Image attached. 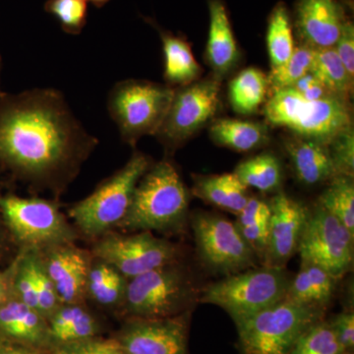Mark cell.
<instances>
[{
  "instance_id": "1",
  "label": "cell",
  "mask_w": 354,
  "mask_h": 354,
  "mask_svg": "<svg viewBox=\"0 0 354 354\" xmlns=\"http://www.w3.org/2000/svg\"><path fill=\"white\" fill-rule=\"evenodd\" d=\"M97 144L59 91L0 94V167L32 190L64 192Z\"/></svg>"
},
{
  "instance_id": "2",
  "label": "cell",
  "mask_w": 354,
  "mask_h": 354,
  "mask_svg": "<svg viewBox=\"0 0 354 354\" xmlns=\"http://www.w3.org/2000/svg\"><path fill=\"white\" fill-rule=\"evenodd\" d=\"M190 195L174 165L164 160L151 165L140 179L124 218L127 232L177 234L185 227Z\"/></svg>"
},
{
  "instance_id": "3",
  "label": "cell",
  "mask_w": 354,
  "mask_h": 354,
  "mask_svg": "<svg viewBox=\"0 0 354 354\" xmlns=\"http://www.w3.org/2000/svg\"><path fill=\"white\" fill-rule=\"evenodd\" d=\"M263 113L272 127L285 128L293 136L327 145L353 127L351 102L335 95L307 101L291 87L272 90Z\"/></svg>"
},
{
  "instance_id": "4",
  "label": "cell",
  "mask_w": 354,
  "mask_h": 354,
  "mask_svg": "<svg viewBox=\"0 0 354 354\" xmlns=\"http://www.w3.org/2000/svg\"><path fill=\"white\" fill-rule=\"evenodd\" d=\"M200 291L179 262L128 279L120 308L125 319H162L193 311Z\"/></svg>"
},
{
  "instance_id": "5",
  "label": "cell",
  "mask_w": 354,
  "mask_h": 354,
  "mask_svg": "<svg viewBox=\"0 0 354 354\" xmlns=\"http://www.w3.org/2000/svg\"><path fill=\"white\" fill-rule=\"evenodd\" d=\"M327 308L285 299L237 324L239 354H290L309 328L324 320Z\"/></svg>"
},
{
  "instance_id": "6",
  "label": "cell",
  "mask_w": 354,
  "mask_h": 354,
  "mask_svg": "<svg viewBox=\"0 0 354 354\" xmlns=\"http://www.w3.org/2000/svg\"><path fill=\"white\" fill-rule=\"evenodd\" d=\"M291 279L286 269L251 268L205 286L199 302L221 307L237 325L285 299Z\"/></svg>"
},
{
  "instance_id": "7",
  "label": "cell",
  "mask_w": 354,
  "mask_h": 354,
  "mask_svg": "<svg viewBox=\"0 0 354 354\" xmlns=\"http://www.w3.org/2000/svg\"><path fill=\"white\" fill-rule=\"evenodd\" d=\"M151 165L150 158L144 153H133L122 169L69 209L76 227L87 236L99 239L118 227L127 215L137 184Z\"/></svg>"
},
{
  "instance_id": "8",
  "label": "cell",
  "mask_w": 354,
  "mask_h": 354,
  "mask_svg": "<svg viewBox=\"0 0 354 354\" xmlns=\"http://www.w3.org/2000/svg\"><path fill=\"white\" fill-rule=\"evenodd\" d=\"M174 88L137 79L113 86L108 109L123 142L135 146L142 137L157 134L171 106Z\"/></svg>"
},
{
  "instance_id": "9",
  "label": "cell",
  "mask_w": 354,
  "mask_h": 354,
  "mask_svg": "<svg viewBox=\"0 0 354 354\" xmlns=\"http://www.w3.org/2000/svg\"><path fill=\"white\" fill-rule=\"evenodd\" d=\"M0 212L7 227L25 250L41 252L73 243L76 232L55 203L41 198L0 196Z\"/></svg>"
},
{
  "instance_id": "10",
  "label": "cell",
  "mask_w": 354,
  "mask_h": 354,
  "mask_svg": "<svg viewBox=\"0 0 354 354\" xmlns=\"http://www.w3.org/2000/svg\"><path fill=\"white\" fill-rule=\"evenodd\" d=\"M191 227L198 256L209 271L227 277L255 267L257 256L232 221L199 212L191 218Z\"/></svg>"
},
{
  "instance_id": "11",
  "label": "cell",
  "mask_w": 354,
  "mask_h": 354,
  "mask_svg": "<svg viewBox=\"0 0 354 354\" xmlns=\"http://www.w3.org/2000/svg\"><path fill=\"white\" fill-rule=\"evenodd\" d=\"M221 80L209 78L174 88L164 122L156 136L169 150L192 138L220 108Z\"/></svg>"
},
{
  "instance_id": "12",
  "label": "cell",
  "mask_w": 354,
  "mask_h": 354,
  "mask_svg": "<svg viewBox=\"0 0 354 354\" xmlns=\"http://www.w3.org/2000/svg\"><path fill=\"white\" fill-rule=\"evenodd\" d=\"M178 246L150 232L102 235L93 247V257L115 268L127 279L179 262Z\"/></svg>"
},
{
  "instance_id": "13",
  "label": "cell",
  "mask_w": 354,
  "mask_h": 354,
  "mask_svg": "<svg viewBox=\"0 0 354 354\" xmlns=\"http://www.w3.org/2000/svg\"><path fill=\"white\" fill-rule=\"evenodd\" d=\"M354 235L317 203L309 209L298 253L301 261L323 268L335 279H342L353 264Z\"/></svg>"
},
{
  "instance_id": "14",
  "label": "cell",
  "mask_w": 354,
  "mask_h": 354,
  "mask_svg": "<svg viewBox=\"0 0 354 354\" xmlns=\"http://www.w3.org/2000/svg\"><path fill=\"white\" fill-rule=\"evenodd\" d=\"M191 315L127 319L114 339L125 354H188Z\"/></svg>"
},
{
  "instance_id": "15",
  "label": "cell",
  "mask_w": 354,
  "mask_h": 354,
  "mask_svg": "<svg viewBox=\"0 0 354 354\" xmlns=\"http://www.w3.org/2000/svg\"><path fill=\"white\" fill-rule=\"evenodd\" d=\"M269 204V243L263 266L286 269L288 263L298 252L309 209L283 191H278Z\"/></svg>"
},
{
  "instance_id": "16",
  "label": "cell",
  "mask_w": 354,
  "mask_h": 354,
  "mask_svg": "<svg viewBox=\"0 0 354 354\" xmlns=\"http://www.w3.org/2000/svg\"><path fill=\"white\" fill-rule=\"evenodd\" d=\"M41 263L62 304H83L93 256L73 243L62 244L41 251Z\"/></svg>"
},
{
  "instance_id": "17",
  "label": "cell",
  "mask_w": 354,
  "mask_h": 354,
  "mask_svg": "<svg viewBox=\"0 0 354 354\" xmlns=\"http://www.w3.org/2000/svg\"><path fill=\"white\" fill-rule=\"evenodd\" d=\"M346 20L337 0H298L295 6L298 36L313 50L334 48Z\"/></svg>"
},
{
  "instance_id": "18",
  "label": "cell",
  "mask_w": 354,
  "mask_h": 354,
  "mask_svg": "<svg viewBox=\"0 0 354 354\" xmlns=\"http://www.w3.org/2000/svg\"><path fill=\"white\" fill-rule=\"evenodd\" d=\"M0 339L23 346L50 351L48 320L13 295L0 305Z\"/></svg>"
},
{
  "instance_id": "19",
  "label": "cell",
  "mask_w": 354,
  "mask_h": 354,
  "mask_svg": "<svg viewBox=\"0 0 354 354\" xmlns=\"http://www.w3.org/2000/svg\"><path fill=\"white\" fill-rule=\"evenodd\" d=\"M209 35L207 62L216 78L227 75L239 62L241 53L227 6L223 0H209Z\"/></svg>"
},
{
  "instance_id": "20",
  "label": "cell",
  "mask_w": 354,
  "mask_h": 354,
  "mask_svg": "<svg viewBox=\"0 0 354 354\" xmlns=\"http://www.w3.org/2000/svg\"><path fill=\"white\" fill-rule=\"evenodd\" d=\"M297 180L304 185H318L335 176L329 145L293 136L283 141Z\"/></svg>"
},
{
  "instance_id": "21",
  "label": "cell",
  "mask_w": 354,
  "mask_h": 354,
  "mask_svg": "<svg viewBox=\"0 0 354 354\" xmlns=\"http://www.w3.org/2000/svg\"><path fill=\"white\" fill-rule=\"evenodd\" d=\"M50 351L97 337L100 325L83 304H62L48 319Z\"/></svg>"
},
{
  "instance_id": "22",
  "label": "cell",
  "mask_w": 354,
  "mask_h": 354,
  "mask_svg": "<svg viewBox=\"0 0 354 354\" xmlns=\"http://www.w3.org/2000/svg\"><path fill=\"white\" fill-rule=\"evenodd\" d=\"M192 193L207 204L237 216L248 202V188L232 174L194 176Z\"/></svg>"
},
{
  "instance_id": "23",
  "label": "cell",
  "mask_w": 354,
  "mask_h": 354,
  "mask_svg": "<svg viewBox=\"0 0 354 354\" xmlns=\"http://www.w3.org/2000/svg\"><path fill=\"white\" fill-rule=\"evenodd\" d=\"M164 53V76L167 85L183 87L199 80L202 68L193 55L190 44L183 37L157 27Z\"/></svg>"
},
{
  "instance_id": "24",
  "label": "cell",
  "mask_w": 354,
  "mask_h": 354,
  "mask_svg": "<svg viewBox=\"0 0 354 354\" xmlns=\"http://www.w3.org/2000/svg\"><path fill=\"white\" fill-rule=\"evenodd\" d=\"M337 281L323 268L301 261L297 276L291 279L286 298L298 304L327 308L334 297Z\"/></svg>"
},
{
  "instance_id": "25",
  "label": "cell",
  "mask_w": 354,
  "mask_h": 354,
  "mask_svg": "<svg viewBox=\"0 0 354 354\" xmlns=\"http://www.w3.org/2000/svg\"><path fill=\"white\" fill-rule=\"evenodd\" d=\"M209 135L218 145L239 153L257 150L270 141L269 130L263 123L230 118L214 121Z\"/></svg>"
},
{
  "instance_id": "26",
  "label": "cell",
  "mask_w": 354,
  "mask_h": 354,
  "mask_svg": "<svg viewBox=\"0 0 354 354\" xmlns=\"http://www.w3.org/2000/svg\"><path fill=\"white\" fill-rule=\"evenodd\" d=\"M127 281L113 266L93 257L88 270L86 297L101 306L120 308L124 298Z\"/></svg>"
},
{
  "instance_id": "27",
  "label": "cell",
  "mask_w": 354,
  "mask_h": 354,
  "mask_svg": "<svg viewBox=\"0 0 354 354\" xmlns=\"http://www.w3.org/2000/svg\"><path fill=\"white\" fill-rule=\"evenodd\" d=\"M234 174L248 189L255 188L263 193L279 191L283 184V165L279 158L270 152L243 160L235 167Z\"/></svg>"
},
{
  "instance_id": "28",
  "label": "cell",
  "mask_w": 354,
  "mask_h": 354,
  "mask_svg": "<svg viewBox=\"0 0 354 354\" xmlns=\"http://www.w3.org/2000/svg\"><path fill=\"white\" fill-rule=\"evenodd\" d=\"M270 85L268 76L260 69L242 70L230 83L228 97L237 113L252 114L264 104Z\"/></svg>"
},
{
  "instance_id": "29",
  "label": "cell",
  "mask_w": 354,
  "mask_h": 354,
  "mask_svg": "<svg viewBox=\"0 0 354 354\" xmlns=\"http://www.w3.org/2000/svg\"><path fill=\"white\" fill-rule=\"evenodd\" d=\"M310 73L322 83L330 95L351 102L354 80L349 77L334 48L314 50Z\"/></svg>"
},
{
  "instance_id": "30",
  "label": "cell",
  "mask_w": 354,
  "mask_h": 354,
  "mask_svg": "<svg viewBox=\"0 0 354 354\" xmlns=\"http://www.w3.org/2000/svg\"><path fill=\"white\" fill-rule=\"evenodd\" d=\"M266 41L272 68L285 64L295 50L290 14L283 2H279L270 14Z\"/></svg>"
},
{
  "instance_id": "31",
  "label": "cell",
  "mask_w": 354,
  "mask_h": 354,
  "mask_svg": "<svg viewBox=\"0 0 354 354\" xmlns=\"http://www.w3.org/2000/svg\"><path fill=\"white\" fill-rule=\"evenodd\" d=\"M330 215L335 216L351 234L354 235V181L353 177L337 176L329 181L327 188L318 199Z\"/></svg>"
},
{
  "instance_id": "32",
  "label": "cell",
  "mask_w": 354,
  "mask_h": 354,
  "mask_svg": "<svg viewBox=\"0 0 354 354\" xmlns=\"http://www.w3.org/2000/svg\"><path fill=\"white\" fill-rule=\"evenodd\" d=\"M314 50L301 44L295 46L288 60L276 68H272L268 81L272 90L292 87L301 77L310 73L313 64Z\"/></svg>"
},
{
  "instance_id": "33",
  "label": "cell",
  "mask_w": 354,
  "mask_h": 354,
  "mask_svg": "<svg viewBox=\"0 0 354 354\" xmlns=\"http://www.w3.org/2000/svg\"><path fill=\"white\" fill-rule=\"evenodd\" d=\"M348 353L337 341L329 322L320 321L298 339L290 354H344Z\"/></svg>"
},
{
  "instance_id": "34",
  "label": "cell",
  "mask_w": 354,
  "mask_h": 354,
  "mask_svg": "<svg viewBox=\"0 0 354 354\" xmlns=\"http://www.w3.org/2000/svg\"><path fill=\"white\" fill-rule=\"evenodd\" d=\"M29 261L37 297H38L39 311L48 320L62 305L53 281L46 274L39 251L25 250Z\"/></svg>"
},
{
  "instance_id": "35",
  "label": "cell",
  "mask_w": 354,
  "mask_h": 354,
  "mask_svg": "<svg viewBox=\"0 0 354 354\" xmlns=\"http://www.w3.org/2000/svg\"><path fill=\"white\" fill-rule=\"evenodd\" d=\"M44 10L57 18L67 34H80L87 23V0H48Z\"/></svg>"
},
{
  "instance_id": "36",
  "label": "cell",
  "mask_w": 354,
  "mask_h": 354,
  "mask_svg": "<svg viewBox=\"0 0 354 354\" xmlns=\"http://www.w3.org/2000/svg\"><path fill=\"white\" fill-rule=\"evenodd\" d=\"M335 176H354L353 127L344 130L329 144Z\"/></svg>"
},
{
  "instance_id": "37",
  "label": "cell",
  "mask_w": 354,
  "mask_h": 354,
  "mask_svg": "<svg viewBox=\"0 0 354 354\" xmlns=\"http://www.w3.org/2000/svg\"><path fill=\"white\" fill-rule=\"evenodd\" d=\"M50 354H125L114 337L102 339L95 337L87 341L64 344L51 349Z\"/></svg>"
},
{
  "instance_id": "38",
  "label": "cell",
  "mask_w": 354,
  "mask_h": 354,
  "mask_svg": "<svg viewBox=\"0 0 354 354\" xmlns=\"http://www.w3.org/2000/svg\"><path fill=\"white\" fill-rule=\"evenodd\" d=\"M271 218V207L269 202L259 198L250 197L241 213L234 221L237 227L255 225V223H269Z\"/></svg>"
},
{
  "instance_id": "39",
  "label": "cell",
  "mask_w": 354,
  "mask_h": 354,
  "mask_svg": "<svg viewBox=\"0 0 354 354\" xmlns=\"http://www.w3.org/2000/svg\"><path fill=\"white\" fill-rule=\"evenodd\" d=\"M334 48L349 77L354 80V26L351 20L344 22Z\"/></svg>"
},
{
  "instance_id": "40",
  "label": "cell",
  "mask_w": 354,
  "mask_h": 354,
  "mask_svg": "<svg viewBox=\"0 0 354 354\" xmlns=\"http://www.w3.org/2000/svg\"><path fill=\"white\" fill-rule=\"evenodd\" d=\"M269 223H255L242 227H236L261 262L264 260L269 243Z\"/></svg>"
},
{
  "instance_id": "41",
  "label": "cell",
  "mask_w": 354,
  "mask_h": 354,
  "mask_svg": "<svg viewBox=\"0 0 354 354\" xmlns=\"http://www.w3.org/2000/svg\"><path fill=\"white\" fill-rule=\"evenodd\" d=\"M337 341L346 351L354 348V314L351 310L341 312L328 320Z\"/></svg>"
},
{
  "instance_id": "42",
  "label": "cell",
  "mask_w": 354,
  "mask_h": 354,
  "mask_svg": "<svg viewBox=\"0 0 354 354\" xmlns=\"http://www.w3.org/2000/svg\"><path fill=\"white\" fill-rule=\"evenodd\" d=\"M291 88L297 91L299 95H302L307 101H317V100L323 99L328 95H333L326 90L322 83L311 73L301 77Z\"/></svg>"
},
{
  "instance_id": "43",
  "label": "cell",
  "mask_w": 354,
  "mask_h": 354,
  "mask_svg": "<svg viewBox=\"0 0 354 354\" xmlns=\"http://www.w3.org/2000/svg\"><path fill=\"white\" fill-rule=\"evenodd\" d=\"M0 354H44V351L0 339Z\"/></svg>"
},
{
  "instance_id": "44",
  "label": "cell",
  "mask_w": 354,
  "mask_h": 354,
  "mask_svg": "<svg viewBox=\"0 0 354 354\" xmlns=\"http://www.w3.org/2000/svg\"><path fill=\"white\" fill-rule=\"evenodd\" d=\"M14 270H15V262L6 271L0 272V305L10 297Z\"/></svg>"
},
{
  "instance_id": "45",
  "label": "cell",
  "mask_w": 354,
  "mask_h": 354,
  "mask_svg": "<svg viewBox=\"0 0 354 354\" xmlns=\"http://www.w3.org/2000/svg\"><path fill=\"white\" fill-rule=\"evenodd\" d=\"M87 1L91 2L93 6L97 7V8H101V7L106 6L109 0H87Z\"/></svg>"
},
{
  "instance_id": "46",
  "label": "cell",
  "mask_w": 354,
  "mask_h": 354,
  "mask_svg": "<svg viewBox=\"0 0 354 354\" xmlns=\"http://www.w3.org/2000/svg\"><path fill=\"white\" fill-rule=\"evenodd\" d=\"M1 65H2V60H1V57H0V73H1Z\"/></svg>"
},
{
  "instance_id": "47",
  "label": "cell",
  "mask_w": 354,
  "mask_h": 354,
  "mask_svg": "<svg viewBox=\"0 0 354 354\" xmlns=\"http://www.w3.org/2000/svg\"><path fill=\"white\" fill-rule=\"evenodd\" d=\"M344 354H353V351H348V353H346Z\"/></svg>"
}]
</instances>
